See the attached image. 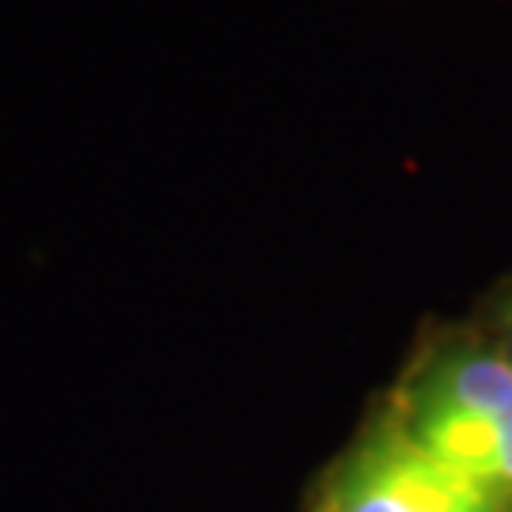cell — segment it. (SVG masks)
Masks as SVG:
<instances>
[{
  "label": "cell",
  "mask_w": 512,
  "mask_h": 512,
  "mask_svg": "<svg viewBox=\"0 0 512 512\" xmlns=\"http://www.w3.org/2000/svg\"><path fill=\"white\" fill-rule=\"evenodd\" d=\"M410 437L456 471L494 486L512 497V421H440V425H406Z\"/></svg>",
  "instance_id": "cell-3"
},
{
  "label": "cell",
  "mask_w": 512,
  "mask_h": 512,
  "mask_svg": "<svg viewBox=\"0 0 512 512\" xmlns=\"http://www.w3.org/2000/svg\"><path fill=\"white\" fill-rule=\"evenodd\" d=\"M494 323H497V330H501V353H505V357L512 361V285L501 296H497Z\"/></svg>",
  "instance_id": "cell-4"
},
{
  "label": "cell",
  "mask_w": 512,
  "mask_h": 512,
  "mask_svg": "<svg viewBox=\"0 0 512 512\" xmlns=\"http://www.w3.org/2000/svg\"><path fill=\"white\" fill-rule=\"evenodd\" d=\"M403 425L440 421H512V361L471 338L440 342L406 387Z\"/></svg>",
  "instance_id": "cell-2"
},
{
  "label": "cell",
  "mask_w": 512,
  "mask_h": 512,
  "mask_svg": "<svg viewBox=\"0 0 512 512\" xmlns=\"http://www.w3.org/2000/svg\"><path fill=\"white\" fill-rule=\"evenodd\" d=\"M323 512H512V497L384 425L338 467Z\"/></svg>",
  "instance_id": "cell-1"
}]
</instances>
